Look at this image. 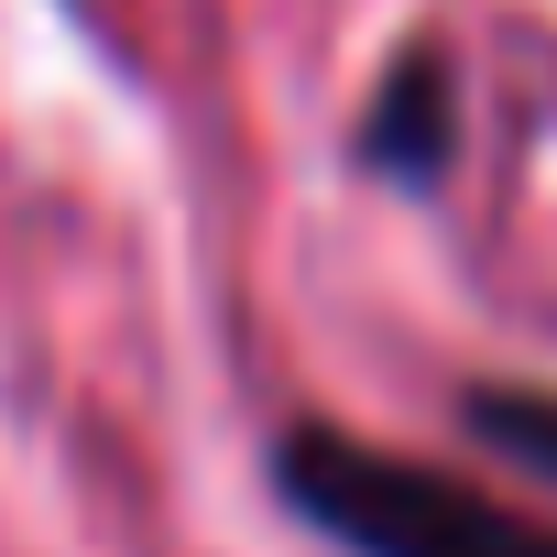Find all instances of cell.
Masks as SVG:
<instances>
[{"mask_svg": "<svg viewBox=\"0 0 557 557\" xmlns=\"http://www.w3.org/2000/svg\"><path fill=\"white\" fill-rule=\"evenodd\" d=\"M273 503L339 557H557V524L470 492L459 470H426L350 426H318V416L273 437Z\"/></svg>", "mask_w": 557, "mask_h": 557, "instance_id": "cell-1", "label": "cell"}, {"mask_svg": "<svg viewBox=\"0 0 557 557\" xmlns=\"http://www.w3.org/2000/svg\"><path fill=\"white\" fill-rule=\"evenodd\" d=\"M448 153H459V66H448L437 45H405V55L383 66L372 110H361V164H372L383 186H437Z\"/></svg>", "mask_w": 557, "mask_h": 557, "instance_id": "cell-2", "label": "cell"}, {"mask_svg": "<svg viewBox=\"0 0 557 557\" xmlns=\"http://www.w3.org/2000/svg\"><path fill=\"white\" fill-rule=\"evenodd\" d=\"M459 426H470L503 470H524V481L557 492V383H470V394H459Z\"/></svg>", "mask_w": 557, "mask_h": 557, "instance_id": "cell-3", "label": "cell"}]
</instances>
